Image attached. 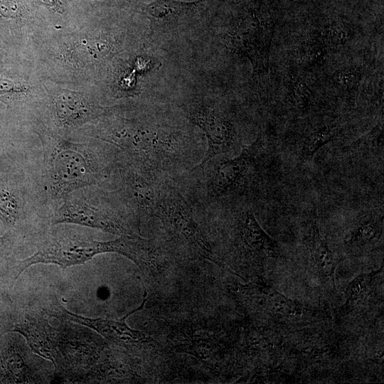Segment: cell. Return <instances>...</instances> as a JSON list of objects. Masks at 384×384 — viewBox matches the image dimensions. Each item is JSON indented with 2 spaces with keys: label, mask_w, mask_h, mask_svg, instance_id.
Listing matches in <instances>:
<instances>
[{
  "label": "cell",
  "mask_w": 384,
  "mask_h": 384,
  "mask_svg": "<svg viewBox=\"0 0 384 384\" xmlns=\"http://www.w3.org/2000/svg\"><path fill=\"white\" fill-rule=\"evenodd\" d=\"M43 148L45 190L53 200L60 201L79 188L100 186L113 166L102 151L87 144L50 139Z\"/></svg>",
  "instance_id": "1"
},
{
  "label": "cell",
  "mask_w": 384,
  "mask_h": 384,
  "mask_svg": "<svg viewBox=\"0 0 384 384\" xmlns=\"http://www.w3.org/2000/svg\"><path fill=\"white\" fill-rule=\"evenodd\" d=\"M119 148L127 160L152 172L167 161L180 159L186 153V142L181 135L158 126L122 121L100 137Z\"/></svg>",
  "instance_id": "2"
},
{
  "label": "cell",
  "mask_w": 384,
  "mask_h": 384,
  "mask_svg": "<svg viewBox=\"0 0 384 384\" xmlns=\"http://www.w3.org/2000/svg\"><path fill=\"white\" fill-rule=\"evenodd\" d=\"M92 186L75 190L60 200L50 216L51 225L75 224L116 234H132L130 215L112 191Z\"/></svg>",
  "instance_id": "3"
},
{
  "label": "cell",
  "mask_w": 384,
  "mask_h": 384,
  "mask_svg": "<svg viewBox=\"0 0 384 384\" xmlns=\"http://www.w3.org/2000/svg\"><path fill=\"white\" fill-rule=\"evenodd\" d=\"M107 241L86 238L68 228L48 230L37 245L36 252L23 260L9 262L13 282L28 267L38 264H55L62 267L83 264L95 255L108 252Z\"/></svg>",
  "instance_id": "4"
},
{
  "label": "cell",
  "mask_w": 384,
  "mask_h": 384,
  "mask_svg": "<svg viewBox=\"0 0 384 384\" xmlns=\"http://www.w3.org/2000/svg\"><path fill=\"white\" fill-rule=\"evenodd\" d=\"M154 215L160 219L174 238L187 245L198 255L210 254L190 205L176 186L167 182L158 186Z\"/></svg>",
  "instance_id": "5"
},
{
  "label": "cell",
  "mask_w": 384,
  "mask_h": 384,
  "mask_svg": "<svg viewBox=\"0 0 384 384\" xmlns=\"http://www.w3.org/2000/svg\"><path fill=\"white\" fill-rule=\"evenodd\" d=\"M186 117L201 129L206 137L208 149L202 166L214 157L228 152L238 144L234 124L218 107L203 101L191 102L182 106Z\"/></svg>",
  "instance_id": "6"
},
{
  "label": "cell",
  "mask_w": 384,
  "mask_h": 384,
  "mask_svg": "<svg viewBox=\"0 0 384 384\" xmlns=\"http://www.w3.org/2000/svg\"><path fill=\"white\" fill-rule=\"evenodd\" d=\"M262 145L263 137L260 134L237 156L217 162L206 178L205 188L208 198L220 199L241 189L247 183Z\"/></svg>",
  "instance_id": "7"
},
{
  "label": "cell",
  "mask_w": 384,
  "mask_h": 384,
  "mask_svg": "<svg viewBox=\"0 0 384 384\" xmlns=\"http://www.w3.org/2000/svg\"><path fill=\"white\" fill-rule=\"evenodd\" d=\"M117 165L119 187L112 191L114 196L130 215H154L158 189L154 172L128 160Z\"/></svg>",
  "instance_id": "8"
},
{
  "label": "cell",
  "mask_w": 384,
  "mask_h": 384,
  "mask_svg": "<svg viewBox=\"0 0 384 384\" xmlns=\"http://www.w3.org/2000/svg\"><path fill=\"white\" fill-rule=\"evenodd\" d=\"M274 33V25L252 18L242 21L228 35V43L235 52L246 56L251 61L254 72L265 75L269 70L270 45Z\"/></svg>",
  "instance_id": "9"
},
{
  "label": "cell",
  "mask_w": 384,
  "mask_h": 384,
  "mask_svg": "<svg viewBox=\"0 0 384 384\" xmlns=\"http://www.w3.org/2000/svg\"><path fill=\"white\" fill-rule=\"evenodd\" d=\"M142 284L144 289V299L142 304L119 319H90L75 314L61 306L54 308L53 316L87 326L107 339L124 346L139 347L149 342L151 338L142 331L131 329L125 322V319L132 313L141 310L146 301V289L142 282Z\"/></svg>",
  "instance_id": "10"
},
{
  "label": "cell",
  "mask_w": 384,
  "mask_h": 384,
  "mask_svg": "<svg viewBox=\"0 0 384 384\" xmlns=\"http://www.w3.org/2000/svg\"><path fill=\"white\" fill-rule=\"evenodd\" d=\"M28 194L22 184L12 178L0 176V222L9 230H14L34 213V204L28 203Z\"/></svg>",
  "instance_id": "11"
},
{
  "label": "cell",
  "mask_w": 384,
  "mask_h": 384,
  "mask_svg": "<svg viewBox=\"0 0 384 384\" xmlns=\"http://www.w3.org/2000/svg\"><path fill=\"white\" fill-rule=\"evenodd\" d=\"M201 1L202 0L193 2L176 0L153 1L146 7L151 31L166 33L178 28L192 17Z\"/></svg>",
  "instance_id": "12"
},
{
  "label": "cell",
  "mask_w": 384,
  "mask_h": 384,
  "mask_svg": "<svg viewBox=\"0 0 384 384\" xmlns=\"http://www.w3.org/2000/svg\"><path fill=\"white\" fill-rule=\"evenodd\" d=\"M53 109L58 124L65 128L81 125L100 112L97 107L82 96L67 92L55 97Z\"/></svg>",
  "instance_id": "13"
},
{
  "label": "cell",
  "mask_w": 384,
  "mask_h": 384,
  "mask_svg": "<svg viewBox=\"0 0 384 384\" xmlns=\"http://www.w3.org/2000/svg\"><path fill=\"white\" fill-rule=\"evenodd\" d=\"M237 226L242 242L250 252L257 255L278 254L277 242L261 228L251 210H245L239 214Z\"/></svg>",
  "instance_id": "14"
},
{
  "label": "cell",
  "mask_w": 384,
  "mask_h": 384,
  "mask_svg": "<svg viewBox=\"0 0 384 384\" xmlns=\"http://www.w3.org/2000/svg\"><path fill=\"white\" fill-rule=\"evenodd\" d=\"M111 252H115L132 260L142 271L154 267L159 257L155 246L149 240L134 234L122 235L110 240Z\"/></svg>",
  "instance_id": "15"
},
{
  "label": "cell",
  "mask_w": 384,
  "mask_h": 384,
  "mask_svg": "<svg viewBox=\"0 0 384 384\" xmlns=\"http://www.w3.org/2000/svg\"><path fill=\"white\" fill-rule=\"evenodd\" d=\"M311 252L314 264L320 277L324 282H331L334 285V273L338 262L335 255L321 235L315 208L311 210Z\"/></svg>",
  "instance_id": "16"
},
{
  "label": "cell",
  "mask_w": 384,
  "mask_h": 384,
  "mask_svg": "<svg viewBox=\"0 0 384 384\" xmlns=\"http://www.w3.org/2000/svg\"><path fill=\"white\" fill-rule=\"evenodd\" d=\"M383 230V216L370 215L362 218L353 227L346 244L351 247H361L375 243Z\"/></svg>",
  "instance_id": "17"
},
{
  "label": "cell",
  "mask_w": 384,
  "mask_h": 384,
  "mask_svg": "<svg viewBox=\"0 0 384 384\" xmlns=\"http://www.w3.org/2000/svg\"><path fill=\"white\" fill-rule=\"evenodd\" d=\"M326 48L318 33L315 34L296 48L294 54L296 63L302 68L317 65L324 60Z\"/></svg>",
  "instance_id": "18"
},
{
  "label": "cell",
  "mask_w": 384,
  "mask_h": 384,
  "mask_svg": "<svg viewBox=\"0 0 384 384\" xmlns=\"http://www.w3.org/2000/svg\"><path fill=\"white\" fill-rule=\"evenodd\" d=\"M336 127L325 125L311 131L305 137L301 151V159L311 161L316 151L331 141L337 134Z\"/></svg>",
  "instance_id": "19"
},
{
  "label": "cell",
  "mask_w": 384,
  "mask_h": 384,
  "mask_svg": "<svg viewBox=\"0 0 384 384\" xmlns=\"http://www.w3.org/2000/svg\"><path fill=\"white\" fill-rule=\"evenodd\" d=\"M378 272L361 274L348 284L345 294L346 304H356L367 297Z\"/></svg>",
  "instance_id": "20"
},
{
  "label": "cell",
  "mask_w": 384,
  "mask_h": 384,
  "mask_svg": "<svg viewBox=\"0 0 384 384\" xmlns=\"http://www.w3.org/2000/svg\"><path fill=\"white\" fill-rule=\"evenodd\" d=\"M266 302L270 311L278 317H295L303 313L297 303L274 290L266 297Z\"/></svg>",
  "instance_id": "21"
},
{
  "label": "cell",
  "mask_w": 384,
  "mask_h": 384,
  "mask_svg": "<svg viewBox=\"0 0 384 384\" xmlns=\"http://www.w3.org/2000/svg\"><path fill=\"white\" fill-rule=\"evenodd\" d=\"M318 35L325 46L337 48L346 44L353 36V31L343 23H331Z\"/></svg>",
  "instance_id": "22"
},
{
  "label": "cell",
  "mask_w": 384,
  "mask_h": 384,
  "mask_svg": "<svg viewBox=\"0 0 384 384\" xmlns=\"http://www.w3.org/2000/svg\"><path fill=\"white\" fill-rule=\"evenodd\" d=\"M362 78V71L357 67L341 68L333 75L332 80L337 88L346 92H353L358 88Z\"/></svg>",
  "instance_id": "23"
},
{
  "label": "cell",
  "mask_w": 384,
  "mask_h": 384,
  "mask_svg": "<svg viewBox=\"0 0 384 384\" xmlns=\"http://www.w3.org/2000/svg\"><path fill=\"white\" fill-rule=\"evenodd\" d=\"M290 98L299 110H305L311 100V92L305 80L299 75H289Z\"/></svg>",
  "instance_id": "24"
},
{
  "label": "cell",
  "mask_w": 384,
  "mask_h": 384,
  "mask_svg": "<svg viewBox=\"0 0 384 384\" xmlns=\"http://www.w3.org/2000/svg\"><path fill=\"white\" fill-rule=\"evenodd\" d=\"M25 91V87L19 82L7 77L0 76V97H14Z\"/></svg>",
  "instance_id": "25"
},
{
  "label": "cell",
  "mask_w": 384,
  "mask_h": 384,
  "mask_svg": "<svg viewBox=\"0 0 384 384\" xmlns=\"http://www.w3.org/2000/svg\"><path fill=\"white\" fill-rule=\"evenodd\" d=\"M21 14V6L16 0H0V17L15 19Z\"/></svg>",
  "instance_id": "26"
},
{
  "label": "cell",
  "mask_w": 384,
  "mask_h": 384,
  "mask_svg": "<svg viewBox=\"0 0 384 384\" xmlns=\"http://www.w3.org/2000/svg\"><path fill=\"white\" fill-rule=\"evenodd\" d=\"M45 6L53 9L56 11H60L62 9V3L60 0H38Z\"/></svg>",
  "instance_id": "27"
},
{
  "label": "cell",
  "mask_w": 384,
  "mask_h": 384,
  "mask_svg": "<svg viewBox=\"0 0 384 384\" xmlns=\"http://www.w3.org/2000/svg\"><path fill=\"white\" fill-rule=\"evenodd\" d=\"M10 235L7 233L0 236V257L4 254V250L8 245Z\"/></svg>",
  "instance_id": "28"
},
{
  "label": "cell",
  "mask_w": 384,
  "mask_h": 384,
  "mask_svg": "<svg viewBox=\"0 0 384 384\" xmlns=\"http://www.w3.org/2000/svg\"><path fill=\"white\" fill-rule=\"evenodd\" d=\"M4 55L3 51L0 48V64H1L4 61Z\"/></svg>",
  "instance_id": "29"
},
{
  "label": "cell",
  "mask_w": 384,
  "mask_h": 384,
  "mask_svg": "<svg viewBox=\"0 0 384 384\" xmlns=\"http://www.w3.org/2000/svg\"><path fill=\"white\" fill-rule=\"evenodd\" d=\"M2 334H3L2 332L0 331V336H1V335H2Z\"/></svg>",
  "instance_id": "30"
}]
</instances>
